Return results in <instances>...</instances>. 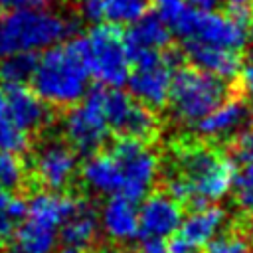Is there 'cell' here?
Returning a JSON list of instances; mask_svg holds the SVG:
<instances>
[{
  "instance_id": "1",
  "label": "cell",
  "mask_w": 253,
  "mask_h": 253,
  "mask_svg": "<svg viewBox=\"0 0 253 253\" xmlns=\"http://www.w3.org/2000/svg\"><path fill=\"white\" fill-rule=\"evenodd\" d=\"M176 174L168 180V194L188 202L194 210L223 198L235 178V162L204 144H186L176 154Z\"/></svg>"
},
{
  "instance_id": "2",
  "label": "cell",
  "mask_w": 253,
  "mask_h": 253,
  "mask_svg": "<svg viewBox=\"0 0 253 253\" xmlns=\"http://www.w3.org/2000/svg\"><path fill=\"white\" fill-rule=\"evenodd\" d=\"M89 79L91 73L75 40H69L63 45H51L38 55L30 83L32 91L47 105L69 107L87 95Z\"/></svg>"
},
{
  "instance_id": "3",
  "label": "cell",
  "mask_w": 253,
  "mask_h": 253,
  "mask_svg": "<svg viewBox=\"0 0 253 253\" xmlns=\"http://www.w3.org/2000/svg\"><path fill=\"white\" fill-rule=\"evenodd\" d=\"M75 20L49 10L12 8L0 16V59L14 53H36L57 45L75 32Z\"/></svg>"
},
{
  "instance_id": "4",
  "label": "cell",
  "mask_w": 253,
  "mask_h": 253,
  "mask_svg": "<svg viewBox=\"0 0 253 253\" xmlns=\"http://www.w3.org/2000/svg\"><path fill=\"white\" fill-rule=\"evenodd\" d=\"M79 200L57 192H38L28 202L26 217L14 231L18 253H53L61 223L73 213Z\"/></svg>"
},
{
  "instance_id": "5",
  "label": "cell",
  "mask_w": 253,
  "mask_h": 253,
  "mask_svg": "<svg viewBox=\"0 0 253 253\" xmlns=\"http://www.w3.org/2000/svg\"><path fill=\"white\" fill-rule=\"evenodd\" d=\"M229 97L231 85L227 79L194 65H180L172 75L168 103L178 121L198 123Z\"/></svg>"
},
{
  "instance_id": "6",
  "label": "cell",
  "mask_w": 253,
  "mask_h": 253,
  "mask_svg": "<svg viewBox=\"0 0 253 253\" xmlns=\"http://www.w3.org/2000/svg\"><path fill=\"white\" fill-rule=\"evenodd\" d=\"M73 40L91 77H95L103 87L121 89L126 83L130 61L121 26L99 24L93 26L87 36H77Z\"/></svg>"
},
{
  "instance_id": "7",
  "label": "cell",
  "mask_w": 253,
  "mask_h": 253,
  "mask_svg": "<svg viewBox=\"0 0 253 253\" xmlns=\"http://www.w3.org/2000/svg\"><path fill=\"white\" fill-rule=\"evenodd\" d=\"M132 71L126 85L130 95L148 109H162L168 103L174 71L182 65V53L176 49H142L128 57Z\"/></svg>"
},
{
  "instance_id": "8",
  "label": "cell",
  "mask_w": 253,
  "mask_h": 253,
  "mask_svg": "<svg viewBox=\"0 0 253 253\" xmlns=\"http://www.w3.org/2000/svg\"><path fill=\"white\" fill-rule=\"evenodd\" d=\"M121 170V196L130 202H140L148 196L158 174L156 154L136 138L119 136L109 152Z\"/></svg>"
},
{
  "instance_id": "9",
  "label": "cell",
  "mask_w": 253,
  "mask_h": 253,
  "mask_svg": "<svg viewBox=\"0 0 253 253\" xmlns=\"http://www.w3.org/2000/svg\"><path fill=\"white\" fill-rule=\"evenodd\" d=\"M103 89L105 87L89 89L81 103L69 109V113L65 115V138L77 154L91 156L99 152V148L107 140L109 126L103 113Z\"/></svg>"
},
{
  "instance_id": "10",
  "label": "cell",
  "mask_w": 253,
  "mask_h": 253,
  "mask_svg": "<svg viewBox=\"0 0 253 253\" xmlns=\"http://www.w3.org/2000/svg\"><path fill=\"white\" fill-rule=\"evenodd\" d=\"M176 36L182 40H194L206 45L223 47L231 51H239L247 42V28L235 24L225 14H217L213 10H198L190 6L180 22L172 28Z\"/></svg>"
},
{
  "instance_id": "11",
  "label": "cell",
  "mask_w": 253,
  "mask_h": 253,
  "mask_svg": "<svg viewBox=\"0 0 253 253\" xmlns=\"http://www.w3.org/2000/svg\"><path fill=\"white\" fill-rule=\"evenodd\" d=\"M103 113L109 130L119 136H128L144 142L158 130L152 109L121 89H103Z\"/></svg>"
},
{
  "instance_id": "12",
  "label": "cell",
  "mask_w": 253,
  "mask_h": 253,
  "mask_svg": "<svg viewBox=\"0 0 253 253\" xmlns=\"http://www.w3.org/2000/svg\"><path fill=\"white\" fill-rule=\"evenodd\" d=\"M182 221V206L170 194L158 192L144 198L138 210V239H166Z\"/></svg>"
},
{
  "instance_id": "13",
  "label": "cell",
  "mask_w": 253,
  "mask_h": 253,
  "mask_svg": "<svg viewBox=\"0 0 253 253\" xmlns=\"http://www.w3.org/2000/svg\"><path fill=\"white\" fill-rule=\"evenodd\" d=\"M75 168H77V156L73 148L67 142H59V140H49L43 146H40L34 158L36 178L49 192L63 190L71 182Z\"/></svg>"
},
{
  "instance_id": "14",
  "label": "cell",
  "mask_w": 253,
  "mask_h": 253,
  "mask_svg": "<svg viewBox=\"0 0 253 253\" xmlns=\"http://www.w3.org/2000/svg\"><path fill=\"white\" fill-rule=\"evenodd\" d=\"M2 91L6 95L8 115H10L12 123L22 132H26V134L34 132L51 123V113L47 109V103L43 99H40L30 87L6 83L2 87Z\"/></svg>"
},
{
  "instance_id": "15",
  "label": "cell",
  "mask_w": 253,
  "mask_h": 253,
  "mask_svg": "<svg viewBox=\"0 0 253 253\" xmlns=\"http://www.w3.org/2000/svg\"><path fill=\"white\" fill-rule=\"evenodd\" d=\"M99 225L115 241H134L138 239V210L128 198L115 194L101 210Z\"/></svg>"
},
{
  "instance_id": "16",
  "label": "cell",
  "mask_w": 253,
  "mask_h": 253,
  "mask_svg": "<svg viewBox=\"0 0 253 253\" xmlns=\"http://www.w3.org/2000/svg\"><path fill=\"white\" fill-rule=\"evenodd\" d=\"M184 55L192 61L194 67L213 73L223 79H233L241 69V57L237 51L206 45L194 40H184Z\"/></svg>"
},
{
  "instance_id": "17",
  "label": "cell",
  "mask_w": 253,
  "mask_h": 253,
  "mask_svg": "<svg viewBox=\"0 0 253 253\" xmlns=\"http://www.w3.org/2000/svg\"><path fill=\"white\" fill-rule=\"evenodd\" d=\"M123 38H125L126 53L132 55L142 49L162 51L170 47L172 32L158 14H144L142 18L132 22L126 32H123Z\"/></svg>"
},
{
  "instance_id": "18",
  "label": "cell",
  "mask_w": 253,
  "mask_h": 253,
  "mask_svg": "<svg viewBox=\"0 0 253 253\" xmlns=\"http://www.w3.org/2000/svg\"><path fill=\"white\" fill-rule=\"evenodd\" d=\"M247 117V107L241 99H225L219 107L196 123V130L206 138H221L237 130Z\"/></svg>"
},
{
  "instance_id": "19",
  "label": "cell",
  "mask_w": 253,
  "mask_h": 253,
  "mask_svg": "<svg viewBox=\"0 0 253 253\" xmlns=\"http://www.w3.org/2000/svg\"><path fill=\"white\" fill-rule=\"evenodd\" d=\"M81 178L95 194L115 196L121 192V170L109 152L91 154L81 168Z\"/></svg>"
},
{
  "instance_id": "20",
  "label": "cell",
  "mask_w": 253,
  "mask_h": 253,
  "mask_svg": "<svg viewBox=\"0 0 253 253\" xmlns=\"http://www.w3.org/2000/svg\"><path fill=\"white\" fill-rule=\"evenodd\" d=\"M223 219H225V211L215 206H206V208L194 210V213H190L186 219L180 221L178 235L194 249L204 247L215 235V231L221 227Z\"/></svg>"
},
{
  "instance_id": "21",
  "label": "cell",
  "mask_w": 253,
  "mask_h": 253,
  "mask_svg": "<svg viewBox=\"0 0 253 253\" xmlns=\"http://www.w3.org/2000/svg\"><path fill=\"white\" fill-rule=\"evenodd\" d=\"M99 233V215L93 206L79 200L73 213L61 223L59 237L63 245H75L87 249Z\"/></svg>"
},
{
  "instance_id": "22",
  "label": "cell",
  "mask_w": 253,
  "mask_h": 253,
  "mask_svg": "<svg viewBox=\"0 0 253 253\" xmlns=\"http://www.w3.org/2000/svg\"><path fill=\"white\" fill-rule=\"evenodd\" d=\"M38 55L36 53H14L0 59V81L26 85L36 69Z\"/></svg>"
},
{
  "instance_id": "23",
  "label": "cell",
  "mask_w": 253,
  "mask_h": 253,
  "mask_svg": "<svg viewBox=\"0 0 253 253\" xmlns=\"http://www.w3.org/2000/svg\"><path fill=\"white\" fill-rule=\"evenodd\" d=\"M152 0H105L103 18L115 26H126L148 14Z\"/></svg>"
},
{
  "instance_id": "24",
  "label": "cell",
  "mask_w": 253,
  "mask_h": 253,
  "mask_svg": "<svg viewBox=\"0 0 253 253\" xmlns=\"http://www.w3.org/2000/svg\"><path fill=\"white\" fill-rule=\"evenodd\" d=\"M26 146H28V136L12 123V119L8 115L6 95L0 87V150L20 154L26 150Z\"/></svg>"
},
{
  "instance_id": "25",
  "label": "cell",
  "mask_w": 253,
  "mask_h": 253,
  "mask_svg": "<svg viewBox=\"0 0 253 253\" xmlns=\"http://www.w3.org/2000/svg\"><path fill=\"white\" fill-rule=\"evenodd\" d=\"M26 180L24 162L16 152L0 150V188L6 192L20 190Z\"/></svg>"
},
{
  "instance_id": "26",
  "label": "cell",
  "mask_w": 253,
  "mask_h": 253,
  "mask_svg": "<svg viewBox=\"0 0 253 253\" xmlns=\"http://www.w3.org/2000/svg\"><path fill=\"white\" fill-rule=\"evenodd\" d=\"M204 253H251V245L239 233H221L204 245Z\"/></svg>"
},
{
  "instance_id": "27",
  "label": "cell",
  "mask_w": 253,
  "mask_h": 253,
  "mask_svg": "<svg viewBox=\"0 0 253 253\" xmlns=\"http://www.w3.org/2000/svg\"><path fill=\"white\" fill-rule=\"evenodd\" d=\"M223 14L239 26H249L253 16V0H225Z\"/></svg>"
},
{
  "instance_id": "28",
  "label": "cell",
  "mask_w": 253,
  "mask_h": 253,
  "mask_svg": "<svg viewBox=\"0 0 253 253\" xmlns=\"http://www.w3.org/2000/svg\"><path fill=\"white\" fill-rule=\"evenodd\" d=\"M233 146H235V160H239V162L251 160L253 158V126L241 130L235 136Z\"/></svg>"
},
{
  "instance_id": "29",
  "label": "cell",
  "mask_w": 253,
  "mask_h": 253,
  "mask_svg": "<svg viewBox=\"0 0 253 253\" xmlns=\"http://www.w3.org/2000/svg\"><path fill=\"white\" fill-rule=\"evenodd\" d=\"M79 8L87 22H101L105 12V0H79Z\"/></svg>"
},
{
  "instance_id": "30",
  "label": "cell",
  "mask_w": 253,
  "mask_h": 253,
  "mask_svg": "<svg viewBox=\"0 0 253 253\" xmlns=\"http://www.w3.org/2000/svg\"><path fill=\"white\" fill-rule=\"evenodd\" d=\"M233 188H235V202H237V206L247 215H253V190L245 188V186H239V184H233Z\"/></svg>"
},
{
  "instance_id": "31",
  "label": "cell",
  "mask_w": 253,
  "mask_h": 253,
  "mask_svg": "<svg viewBox=\"0 0 253 253\" xmlns=\"http://www.w3.org/2000/svg\"><path fill=\"white\" fill-rule=\"evenodd\" d=\"M233 184H239V186H245V188H251L253 190V158L241 162L239 172H235Z\"/></svg>"
},
{
  "instance_id": "32",
  "label": "cell",
  "mask_w": 253,
  "mask_h": 253,
  "mask_svg": "<svg viewBox=\"0 0 253 253\" xmlns=\"http://www.w3.org/2000/svg\"><path fill=\"white\" fill-rule=\"evenodd\" d=\"M140 253H168L164 239H144Z\"/></svg>"
},
{
  "instance_id": "33",
  "label": "cell",
  "mask_w": 253,
  "mask_h": 253,
  "mask_svg": "<svg viewBox=\"0 0 253 253\" xmlns=\"http://www.w3.org/2000/svg\"><path fill=\"white\" fill-rule=\"evenodd\" d=\"M241 87L245 89L247 95L253 97V63H249V65L241 71Z\"/></svg>"
},
{
  "instance_id": "34",
  "label": "cell",
  "mask_w": 253,
  "mask_h": 253,
  "mask_svg": "<svg viewBox=\"0 0 253 253\" xmlns=\"http://www.w3.org/2000/svg\"><path fill=\"white\" fill-rule=\"evenodd\" d=\"M55 0H20V6H24V8H36V10H45Z\"/></svg>"
},
{
  "instance_id": "35",
  "label": "cell",
  "mask_w": 253,
  "mask_h": 253,
  "mask_svg": "<svg viewBox=\"0 0 253 253\" xmlns=\"http://www.w3.org/2000/svg\"><path fill=\"white\" fill-rule=\"evenodd\" d=\"M186 2L198 10H213L219 4V0H186Z\"/></svg>"
},
{
  "instance_id": "36",
  "label": "cell",
  "mask_w": 253,
  "mask_h": 253,
  "mask_svg": "<svg viewBox=\"0 0 253 253\" xmlns=\"http://www.w3.org/2000/svg\"><path fill=\"white\" fill-rule=\"evenodd\" d=\"M59 253H87V249H83V247H75V245H63Z\"/></svg>"
},
{
  "instance_id": "37",
  "label": "cell",
  "mask_w": 253,
  "mask_h": 253,
  "mask_svg": "<svg viewBox=\"0 0 253 253\" xmlns=\"http://www.w3.org/2000/svg\"><path fill=\"white\" fill-rule=\"evenodd\" d=\"M18 6H20V0H0L2 10H12V8H18Z\"/></svg>"
},
{
  "instance_id": "38",
  "label": "cell",
  "mask_w": 253,
  "mask_h": 253,
  "mask_svg": "<svg viewBox=\"0 0 253 253\" xmlns=\"http://www.w3.org/2000/svg\"><path fill=\"white\" fill-rule=\"evenodd\" d=\"M247 117L251 119V123H253V105L251 107H247Z\"/></svg>"
},
{
  "instance_id": "39",
  "label": "cell",
  "mask_w": 253,
  "mask_h": 253,
  "mask_svg": "<svg viewBox=\"0 0 253 253\" xmlns=\"http://www.w3.org/2000/svg\"><path fill=\"white\" fill-rule=\"evenodd\" d=\"M249 26H251V38H253V16H251V22H249Z\"/></svg>"
},
{
  "instance_id": "40",
  "label": "cell",
  "mask_w": 253,
  "mask_h": 253,
  "mask_svg": "<svg viewBox=\"0 0 253 253\" xmlns=\"http://www.w3.org/2000/svg\"><path fill=\"white\" fill-rule=\"evenodd\" d=\"M0 253H18V251H0Z\"/></svg>"
}]
</instances>
